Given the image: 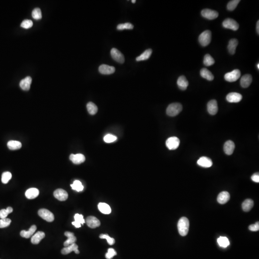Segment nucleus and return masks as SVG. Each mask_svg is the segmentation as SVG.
<instances>
[{"instance_id": "42", "label": "nucleus", "mask_w": 259, "mask_h": 259, "mask_svg": "<svg viewBox=\"0 0 259 259\" xmlns=\"http://www.w3.org/2000/svg\"><path fill=\"white\" fill-rule=\"evenodd\" d=\"M240 2V0H233L231 1L228 3L227 5V8L229 11H233L236 9L237 5Z\"/></svg>"}, {"instance_id": "41", "label": "nucleus", "mask_w": 259, "mask_h": 259, "mask_svg": "<svg viewBox=\"0 0 259 259\" xmlns=\"http://www.w3.org/2000/svg\"><path fill=\"white\" fill-rule=\"evenodd\" d=\"M32 16L35 19H41L42 18V13L40 8H36L34 9L32 13Z\"/></svg>"}, {"instance_id": "3", "label": "nucleus", "mask_w": 259, "mask_h": 259, "mask_svg": "<svg viewBox=\"0 0 259 259\" xmlns=\"http://www.w3.org/2000/svg\"><path fill=\"white\" fill-rule=\"evenodd\" d=\"M212 39V33L210 30H205L199 37V41L202 46H207L210 44Z\"/></svg>"}, {"instance_id": "13", "label": "nucleus", "mask_w": 259, "mask_h": 259, "mask_svg": "<svg viewBox=\"0 0 259 259\" xmlns=\"http://www.w3.org/2000/svg\"><path fill=\"white\" fill-rule=\"evenodd\" d=\"M227 101L230 103H238L242 99V96L240 93L232 92L229 93L226 97Z\"/></svg>"}, {"instance_id": "24", "label": "nucleus", "mask_w": 259, "mask_h": 259, "mask_svg": "<svg viewBox=\"0 0 259 259\" xmlns=\"http://www.w3.org/2000/svg\"><path fill=\"white\" fill-rule=\"evenodd\" d=\"M177 84L179 89L182 90H185L189 85V82L185 76L182 75L179 77L177 81Z\"/></svg>"}, {"instance_id": "12", "label": "nucleus", "mask_w": 259, "mask_h": 259, "mask_svg": "<svg viewBox=\"0 0 259 259\" xmlns=\"http://www.w3.org/2000/svg\"><path fill=\"white\" fill-rule=\"evenodd\" d=\"M86 223L87 225L91 229L98 228L100 225V220L96 217L93 216H89L86 218Z\"/></svg>"}, {"instance_id": "48", "label": "nucleus", "mask_w": 259, "mask_h": 259, "mask_svg": "<svg viewBox=\"0 0 259 259\" xmlns=\"http://www.w3.org/2000/svg\"><path fill=\"white\" fill-rule=\"evenodd\" d=\"M249 229L251 231H257L259 230V222H257L256 223L254 224H251L249 227Z\"/></svg>"}, {"instance_id": "35", "label": "nucleus", "mask_w": 259, "mask_h": 259, "mask_svg": "<svg viewBox=\"0 0 259 259\" xmlns=\"http://www.w3.org/2000/svg\"><path fill=\"white\" fill-rule=\"evenodd\" d=\"M71 186L73 190H75L78 192L82 191L84 190L83 185L82 184L81 182L78 180L74 181L73 184H71Z\"/></svg>"}, {"instance_id": "15", "label": "nucleus", "mask_w": 259, "mask_h": 259, "mask_svg": "<svg viewBox=\"0 0 259 259\" xmlns=\"http://www.w3.org/2000/svg\"><path fill=\"white\" fill-rule=\"evenodd\" d=\"M72 251H74L76 254H79V251L78 250V246L76 243H73L68 247H65L62 250L61 252L63 255H66L71 252Z\"/></svg>"}, {"instance_id": "4", "label": "nucleus", "mask_w": 259, "mask_h": 259, "mask_svg": "<svg viewBox=\"0 0 259 259\" xmlns=\"http://www.w3.org/2000/svg\"><path fill=\"white\" fill-rule=\"evenodd\" d=\"M240 75V71L238 69H236L226 73L224 76V79L229 82H234L239 79Z\"/></svg>"}, {"instance_id": "17", "label": "nucleus", "mask_w": 259, "mask_h": 259, "mask_svg": "<svg viewBox=\"0 0 259 259\" xmlns=\"http://www.w3.org/2000/svg\"><path fill=\"white\" fill-rule=\"evenodd\" d=\"M235 143L231 140H229L224 143V151L228 155H231L235 149Z\"/></svg>"}, {"instance_id": "50", "label": "nucleus", "mask_w": 259, "mask_h": 259, "mask_svg": "<svg viewBox=\"0 0 259 259\" xmlns=\"http://www.w3.org/2000/svg\"><path fill=\"white\" fill-rule=\"evenodd\" d=\"M256 30H257V33L259 34V21L258 20L257 22V25H256Z\"/></svg>"}, {"instance_id": "25", "label": "nucleus", "mask_w": 259, "mask_h": 259, "mask_svg": "<svg viewBox=\"0 0 259 259\" xmlns=\"http://www.w3.org/2000/svg\"><path fill=\"white\" fill-rule=\"evenodd\" d=\"M45 237V233L42 231H38L32 237L31 243L33 244H39L40 241Z\"/></svg>"}, {"instance_id": "18", "label": "nucleus", "mask_w": 259, "mask_h": 259, "mask_svg": "<svg viewBox=\"0 0 259 259\" xmlns=\"http://www.w3.org/2000/svg\"><path fill=\"white\" fill-rule=\"evenodd\" d=\"M64 235L67 237V240L64 242V246L65 247H68L72 244L75 243L76 241V238L74 236L73 233L71 232L66 231L64 233Z\"/></svg>"}, {"instance_id": "44", "label": "nucleus", "mask_w": 259, "mask_h": 259, "mask_svg": "<svg viewBox=\"0 0 259 259\" xmlns=\"http://www.w3.org/2000/svg\"><path fill=\"white\" fill-rule=\"evenodd\" d=\"M100 238L101 239H106L109 245H112L115 243V240L110 237L108 234H101Z\"/></svg>"}, {"instance_id": "34", "label": "nucleus", "mask_w": 259, "mask_h": 259, "mask_svg": "<svg viewBox=\"0 0 259 259\" xmlns=\"http://www.w3.org/2000/svg\"><path fill=\"white\" fill-rule=\"evenodd\" d=\"M86 107H87L88 112L91 115H94L98 112V107L94 103L92 102H89L88 103Z\"/></svg>"}, {"instance_id": "39", "label": "nucleus", "mask_w": 259, "mask_h": 259, "mask_svg": "<svg viewBox=\"0 0 259 259\" xmlns=\"http://www.w3.org/2000/svg\"><path fill=\"white\" fill-rule=\"evenodd\" d=\"M133 25L130 23H126L125 24H121L117 25V29L119 30H132L133 28Z\"/></svg>"}, {"instance_id": "9", "label": "nucleus", "mask_w": 259, "mask_h": 259, "mask_svg": "<svg viewBox=\"0 0 259 259\" xmlns=\"http://www.w3.org/2000/svg\"><path fill=\"white\" fill-rule=\"evenodd\" d=\"M201 14L203 17L209 20H213L217 19L219 15L218 12L209 9L202 10L201 12Z\"/></svg>"}, {"instance_id": "21", "label": "nucleus", "mask_w": 259, "mask_h": 259, "mask_svg": "<svg viewBox=\"0 0 259 259\" xmlns=\"http://www.w3.org/2000/svg\"><path fill=\"white\" fill-rule=\"evenodd\" d=\"M230 196L228 192L224 191L219 194L217 198L218 202L220 204H223L227 203L229 200Z\"/></svg>"}, {"instance_id": "40", "label": "nucleus", "mask_w": 259, "mask_h": 259, "mask_svg": "<svg viewBox=\"0 0 259 259\" xmlns=\"http://www.w3.org/2000/svg\"><path fill=\"white\" fill-rule=\"evenodd\" d=\"M11 178L12 174L10 172H4L2 175V181L3 184H6Z\"/></svg>"}, {"instance_id": "22", "label": "nucleus", "mask_w": 259, "mask_h": 259, "mask_svg": "<svg viewBox=\"0 0 259 259\" xmlns=\"http://www.w3.org/2000/svg\"><path fill=\"white\" fill-rule=\"evenodd\" d=\"M31 83V77L30 76H27V77H25V78L22 80L20 82L19 85L21 89L24 91L29 90L30 88Z\"/></svg>"}, {"instance_id": "1", "label": "nucleus", "mask_w": 259, "mask_h": 259, "mask_svg": "<svg viewBox=\"0 0 259 259\" xmlns=\"http://www.w3.org/2000/svg\"><path fill=\"white\" fill-rule=\"evenodd\" d=\"M189 221L186 217H182L179 220L178 223V229L179 234L181 236H186L189 231Z\"/></svg>"}, {"instance_id": "52", "label": "nucleus", "mask_w": 259, "mask_h": 259, "mask_svg": "<svg viewBox=\"0 0 259 259\" xmlns=\"http://www.w3.org/2000/svg\"><path fill=\"white\" fill-rule=\"evenodd\" d=\"M257 68H258V70H259V63H258V64H257Z\"/></svg>"}, {"instance_id": "10", "label": "nucleus", "mask_w": 259, "mask_h": 259, "mask_svg": "<svg viewBox=\"0 0 259 259\" xmlns=\"http://www.w3.org/2000/svg\"><path fill=\"white\" fill-rule=\"evenodd\" d=\"M54 197L60 201H64L67 199L68 194L67 192L62 189H58L55 190L53 193Z\"/></svg>"}, {"instance_id": "7", "label": "nucleus", "mask_w": 259, "mask_h": 259, "mask_svg": "<svg viewBox=\"0 0 259 259\" xmlns=\"http://www.w3.org/2000/svg\"><path fill=\"white\" fill-rule=\"evenodd\" d=\"M223 26L225 29H230L236 31L239 29V24L235 20L231 19H227L223 22Z\"/></svg>"}, {"instance_id": "31", "label": "nucleus", "mask_w": 259, "mask_h": 259, "mask_svg": "<svg viewBox=\"0 0 259 259\" xmlns=\"http://www.w3.org/2000/svg\"><path fill=\"white\" fill-rule=\"evenodd\" d=\"M253 205H254L253 201L251 199H247L243 202L242 204V207L244 211L249 212L252 209Z\"/></svg>"}, {"instance_id": "47", "label": "nucleus", "mask_w": 259, "mask_h": 259, "mask_svg": "<svg viewBox=\"0 0 259 259\" xmlns=\"http://www.w3.org/2000/svg\"><path fill=\"white\" fill-rule=\"evenodd\" d=\"M116 255L117 252L115 251V250L112 248H110L108 249V252L105 255V257L107 259H112Z\"/></svg>"}, {"instance_id": "45", "label": "nucleus", "mask_w": 259, "mask_h": 259, "mask_svg": "<svg viewBox=\"0 0 259 259\" xmlns=\"http://www.w3.org/2000/svg\"><path fill=\"white\" fill-rule=\"evenodd\" d=\"M33 24V22L31 20H24L21 24V27L24 29H30L32 27Z\"/></svg>"}, {"instance_id": "19", "label": "nucleus", "mask_w": 259, "mask_h": 259, "mask_svg": "<svg viewBox=\"0 0 259 259\" xmlns=\"http://www.w3.org/2000/svg\"><path fill=\"white\" fill-rule=\"evenodd\" d=\"M70 159L75 164H80L84 162L85 158L83 154H71L70 156Z\"/></svg>"}, {"instance_id": "33", "label": "nucleus", "mask_w": 259, "mask_h": 259, "mask_svg": "<svg viewBox=\"0 0 259 259\" xmlns=\"http://www.w3.org/2000/svg\"><path fill=\"white\" fill-rule=\"evenodd\" d=\"M8 148L11 150L19 149L22 147V143L17 141H10L7 143Z\"/></svg>"}, {"instance_id": "51", "label": "nucleus", "mask_w": 259, "mask_h": 259, "mask_svg": "<svg viewBox=\"0 0 259 259\" xmlns=\"http://www.w3.org/2000/svg\"><path fill=\"white\" fill-rule=\"evenodd\" d=\"M132 3H135V2H136V1H135V0H132Z\"/></svg>"}, {"instance_id": "27", "label": "nucleus", "mask_w": 259, "mask_h": 259, "mask_svg": "<svg viewBox=\"0 0 259 259\" xmlns=\"http://www.w3.org/2000/svg\"><path fill=\"white\" fill-rule=\"evenodd\" d=\"M74 218L75 221L73 222L72 224L73 226H75V228H80L81 227V224H84L85 223L83 215L82 214L76 213L74 215Z\"/></svg>"}, {"instance_id": "38", "label": "nucleus", "mask_w": 259, "mask_h": 259, "mask_svg": "<svg viewBox=\"0 0 259 259\" xmlns=\"http://www.w3.org/2000/svg\"><path fill=\"white\" fill-rule=\"evenodd\" d=\"M13 211V209L11 207H8L6 209H2L0 211V218L1 219H6L8 214Z\"/></svg>"}, {"instance_id": "23", "label": "nucleus", "mask_w": 259, "mask_h": 259, "mask_svg": "<svg viewBox=\"0 0 259 259\" xmlns=\"http://www.w3.org/2000/svg\"><path fill=\"white\" fill-rule=\"evenodd\" d=\"M39 190L37 188H32L28 189L25 193V195L29 199H34L39 195Z\"/></svg>"}, {"instance_id": "49", "label": "nucleus", "mask_w": 259, "mask_h": 259, "mask_svg": "<svg viewBox=\"0 0 259 259\" xmlns=\"http://www.w3.org/2000/svg\"><path fill=\"white\" fill-rule=\"evenodd\" d=\"M251 180L253 181L254 182L259 183V173H256L255 174H253L251 177Z\"/></svg>"}, {"instance_id": "29", "label": "nucleus", "mask_w": 259, "mask_h": 259, "mask_svg": "<svg viewBox=\"0 0 259 259\" xmlns=\"http://www.w3.org/2000/svg\"><path fill=\"white\" fill-rule=\"evenodd\" d=\"M98 208L100 212L104 214H110L111 212V207L107 203L104 202H100L98 204Z\"/></svg>"}, {"instance_id": "32", "label": "nucleus", "mask_w": 259, "mask_h": 259, "mask_svg": "<svg viewBox=\"0 0 259 259\" xmlns=\"http://www.w3.org/2000/svg\"><path fill=\"white\" fill-rule=\"evenodd\" d=\"M152 53V50L151 49H149L146 50V51L143 52L141 55L136 58V61H142L148 60L150 57Z\"/></svg>"}, {"instance_id": "11", "label": "nucleus", "mask_w": 259, "mask_h": 259, "mask_svg": "<svg viewBox=\"0 0 259 259\" xmlns=\"http://www.w3.org/2000/svg\"><path fill=\"white\" fill-rule=\"evenodd\" d=\"M207 111L211 115H214L217 114L218 111V105L217 100H211L208 103Z\"/></svg>"}, {"instance_id": "2", "label": "nucleus", "mask_w": 259, "mask_h": 259, "mask_svg": "<svg viewBox=\"0 0 259 259\" xmlns=\"http://www.w3.org/2000/svg\"><path fill=\"white\" fill-rule=\"evenodd\" d=\"M182 110V105L179 103H173L168 106L166 111L167 115L170 117L177 116Z\"/></svg>"}, {"instance_id": "46", "label": "nucleus", "mask_w": 259, "mask_h": 259, "mask_svg": "<svg viewBox=\"0 0 259 259\" xmlns=\"http://www.w3.org/2000/svg\"><path fill=\"white\" fill-rule=\"evenodd\" d=\"M11 223V220L9 219H0V228H4L8 227Z\"/></svg>"}, {"instance_id": "36", "label": "nucleus", "mask_w": 259, "mask_h": 259, "mask_svg": "<svg viewBox=\"0 0 259 259\" xmlns=\"http://www.w3.org/2000/svg\"><path fill=\"white\" fill-rule=\"evenodd\" d=\"M219 245L223 248H226L229 245V239L225 237H220L218 240Z\"/></svg>"}, {"instance_id": "20", "label": "nucleus", "mask_w": 259, "mask_h": 259, "mask_svg": "<svg viewBox=\"0 0 259 259\" xmlns=\"http://www.w3.org/2000/svg\"><path fill=\"white\" fill-rule=\"evenodd\" d=\"M252 81V76L251 74H245L241 78V86L243 88H248L251 84Z\"/></svg>"}, {"instance_id": "28", "label": "nucleus", "mask_w": 259, "mask_h": 259, "mask_svg": "<svg viewBox=\"0 0 259 259\" xmlns=\"http://www.w3.org/2000/svg\"><path fill=\"white\" fill-rule=\"evenodd\" d=\"M37 230V227L35 225H33L30 228L29 230H22L20 232V235L23 238L29 239L33 236Z\"/></svg>"}, {"instance_id": "26", "label": "nucleus", "mask_w": 259, "mask_h": 259, "mask_svg": "<svg viewBox=\"0 0 259 259\" xmlns=\"http://www.w3.org/2000/svg\"><path fill=\"white\" fill-rule=\"evenodd\" d=\"M238 43L239 42L237 39H233L230 40L228 46V50L230 54L231 55H234L235 54Z\"/></svg>"}, {"instance_id": "43", "label": "nucleus", "mask_w": 259, "mask_h": 259, "mask_svg": "<svg viewBox=\"0 0 259 259\" xmlns=\"http://www.w3.org/2000/svg\"><path fill=\"white\" fill-rule=\"evenodd\" d=\"M117 138L116 136L112 134H108L105 135L104 137V141L107 143H111L114 142L117 140Z\"/></svg>"}, {"instance_id": "6", "label": "nucleus", "mask_w": 259, "mask_h": 259, "mask_svg": "<svg viewBox=\"0 0 259 259\" xmlns=\"http://www.w3.org/2000/svg\"><path fill=\"white\" fill-rule=\"evenodd\" d=\"M180 141L177 137H171L166 141V146L170 150H175L178 148L180 145Z\"/></svg>"}, {"instance_id": "30", "label": "nucleus", "mask_w": 259, "mask_h": 259, "mask_svg": "<svg viewBox=\"0 0 259 259\" xmlns=\"http://www.w3.org/2000/svg\"><path fill=\"white\" fill-rule=\"evenodd\" d=\"M200 74L202 77L207 80L212 81L214 79L213 74L206 68H202V69L200 71Z\"/></svg>"}, {"instance_id": "14", "label": "nucleus", "mask_w": 259, "mask_h": 259, "mask_svg": "<svg viewBox=\"0 0 259 259\" xmlns=\"http://www.w3.org/2000/svg\"><path fill=\"white\" fill-rule=\"evenodd\" d=\"M99 70L100 73L101 74L108 75L114 73L115 71V68L113 66H109L106 64H102L99 67Z\"/></svg>"}, {"instance_id": "5", "label": "nucleus", "mask_w": 259, "mask_h": 259, "mask_svg": "<svg viewBox=\"0 0 259 259\" xmlns=\"http://www.w3.org/2000/svg\"><path fill=\"white\" fill-rule=\"evenodd\" d=\"M38 214L42 219L49 222H51L54 220L53 213L46 209H41L38 211Z\"/></svg>"}, {"instance_id": "37", "label": "nucleus", "mask_w": 259, "mask_h": 259, "mask_svg": "<svg viewBox=\"0 0 259 259\" xmlns=\"http://www.w3.org/2000/svg\"><path fill=\"white\" fill-rule=\"evenodd\" d=\"M215 62L213 58L210 54H206L204 56L203 63L206 66H210L213 65Z\"/></svg>"}, {"instance_id": "16", "label": "nucleus", "mask_w": 259, "mask_h": 259, "mask_svg": "<svg viewBox=\"0 0 259 259\" xmlns=\"http://www.w3.org/2000/svg\"><path fill=\"white\" fill-rule=\"evenodd\" d=\"M197 164L201 167L203 168H210L213 165L212 160L209 158L206 157H202L200 158L197 161Z\"/></svg>"}, {"instance_id": "8", "label": "nucleus", "mask_w": 259, "mask_h": 259, "mask_svg": "<svg viewBox=\"0 0 259 259\" xmlns=\"http://www.w3.org/2000/svg\"><path fill=\"white\" fill-rule=\"evenodd\" d=\"M111 54L112 58H113V60H115V61L120 63H124L125 61L124 56L119 50L116 48H112L111 50Z\"/></svg>"}]
</instances>
